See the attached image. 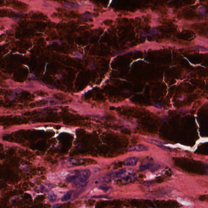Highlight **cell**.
<instances>
[{"label": "cell", "instance_id": "1", "mask_svg": "<svg viewBox=\"0 0 208 208\" xmlns=\"http://www.w3.org/2000/svg\"><path fill=\"white\" fill-rule=\"evenodd\" d=\"M90 175L91 172L87 169L78 172L77 177L74 183V185L78 188L84 187L87 183V180Z\"/></svg>", "mask_w": 208, "mask_h": 208}, {"label": "cell", "instance_id": "2", "mask_svg": "<svg viewBox=\"0 0 208 208\" xmlns=\"http://www.w3.org/2000/svg\"><path fill=\"white\" fill-rule=\"evenodd\" d=\"M128 170L126 169H121L117 171L116 173H113L111 175H109V177L111 179H122L126 177L127 175L131 174Z\"/></svg>", "mask_w": 208, "mask_h": 208}, {"label": "cell", "instance_id": "3", "mask_svg": "<svg viewBox=\"0 0 208 208\" xmlns=\"http://www.w3.org/2000/svg\"><path fill=\"white\" fill-rule=\"evenodd\" d=\"M135 179H136V175L131 173L122 179V183L124 184L129 183L134 181Z\"/></svg>", "mask_w": 208, "mask_h": 208}, {"label": "cell", "instance_id": "4", "mask_svg": "<svg viewBox=\"0 0 208 208\" xmlns=\"http://www.w3.org/2000/svg\"><path fill=\"white\" fill-rule=\"evenodd\" d=\"M148 147L142 144H139L136 146H132L129 148V151H136V152H141V151H148Z\"/></svg>", "mask_w": 208, "mask_h": 208}, {"label": "cell", "instance_id": "5", "mask_svg": "<svg viewBox=\"0 0 208 208\" xmlns=\"http://www.w3.org/2000/svg\"><path fill=\"white\" fill-rule=\"evenodd\" d=\"M138 162V158L136 157H131L127 158L124 161V165L127 166H135Z\"/></svg>", "mask_w": 208, "mask_h": 208}, {"label": "cell", "instance_id": "6", "mask_svg": "<svg viewBox=\"0 0 208 208\" xmlns=\"http://www.w3.org/2000/svg\"><path fill=\"white\" fill-rule=\"evenodd\" d=\"M152 166V163L151 162H144L141 164L140 166V169L141 170L144 171L147 170Z\"/></svg>", "mask_w": 208, "mask_h": 208}, {"label": "cell", "instance_id": "7", "mask_svg": "<svg viewBox=\"0 0 208 208\" xmlns=\"http://www.w3.org/2000/svg\"><path fill=\"white\" fill-rule=\"evenodd\" d=\"M64 7L69 10H76L78 8V6L76 4L70 3H65Z\"/></svg>", "mask_w": 208, "mask_h": 208}, {"label": "cell", "instance_id": "8", "mask_svg": "<svg viewBox=\"0 0 208 208\" xmlns=\"http://www.w3.org/2000/svg\"><path fill=\"white\" fill-rule=\"evenodd\" d=\"M78 172L70 174L67 177V181L68 182H71L75 181L77 177Z\"/></svg>", "mask_w": 208, "mask_h": 208}, {"label": "cell", "instance_id": "9", "mask_svg": "<svg viewBox=\"0 0 208 208\" xmlns=\"http://www.w3.org/2000/svg\"><path fill=\"white\" fill-rule=\"evenodd\" d=\"M72 193V192L71 191H69L67 192L66 194H65L61 199V201L63 202H65L69 200L71 198Z\"/></svg>", "mask_w": 208, "mask_h": 208}, {"label": "cell", "instance_id": "10", "mask_svg": "<svg viewBox=\"0 0 208 208\" xmlns=\"http://www.w3.org/2000/svg\"><path fill=\"white\" fill-rule=\"evenodd\" d=\"M48 198L50 201L54 202L56 200L57 196L54 193L51 192L49 193L48 194Z\"/></svg>", "mask_w": 208, "mask_h": 208}, {"label": "cell", "instance_id": "11", "mask_svg": "<svg viewBox=\"0 0 208 208\" xmlns=\"http://www.w3.org/2000/svg\"><path fill=\"white\" fill-rule=\"evenodd\" d=\"M199 12L203 16H205L206 13V10L205 8L202 7H200L199 8Z\"/></svg>", "mask_w": 208, "mask_h": 208}, {"label": "cell", "instance_id": "12", "mask_svg": "<svg viewBox=\"0 0 208 208\" xmlns=\"http://www.w3.org/2000/svg\"><path fill=\"white\" fill-rule=\"evenodd\" d=\"M100 189L104 191V192H107V191L109 190V187L106 185H102L100 187Z\"/></svg>", "mask_w": 208, "mask_h": 208}, {"label": "cell", "instance_id": "13", "mask_svg": "<svg viewBox=\"0 0 208 208\" xmlns=\"http://www.w3.org/2000/svg\"><path fill=\"white\" fill-rule=\"evenodd\" d=\"M93 198H109V197L105 196H93Z\"/></svg>", "mask_w": 208, "mask_h": 208}, {"label": "cell", "instance_id": "14", "mask_svg": "<svg viewBox=\"0 0 208 208\" xmlns=\"http://www.w3.org/2000/svg\"><path fill=\"white\" fill-rule=\"evenodd\" d=\"M59 204H55V205H54L53 206V208H58L59 207Z\"/></svg>", "mask_w": 208, "mask_h": 208}]
</instances>
